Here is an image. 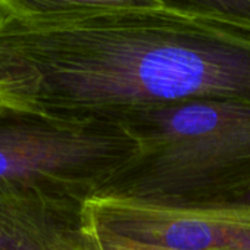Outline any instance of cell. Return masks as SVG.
Segmentation results:
<instances>
[{"label": "cell", "mask_w": 250, "mask_h": 250, "mask_svg": "<svg viewBox=\"0 0 250 250\" xmlns=\"http://www.w3.org/2000/svg\"><path fill=\"white\" fill-rule=\"evenodd\" d=\"M80 243H81V250H159V249L139 246L121 238L96 234L85 229L84 225H81Z\"/></svg>", "instance_id": "cell-8"}, {"label": "cell", "mask_w": 250, "mask_h": 250, "mask_svg": "<svg viewBox=\"0 0 250 250\" xmlns=\"http://www.w3.org/2000/svg\"><path fill=\"white\" fill-rule=\"evenodd\" d=\"M199 99L250 102V25L162 6L25 20L0 12V100L55 118Z\"/></svg>", "instance_id": "cell-1"}, {"label": "cell", "mask_w": 250, "mask_h": 250, "mask_svg": "<svg viewBox=\"0 0 250 250\" xmlns=\"http://www.w3.org/2000/svg\"><path fill=\"white\" fill-rule=\"evenodd\" d=\"M167 9L250 25V0H156Z\"/></svg>", "instance_id": "cell-7"}, {"label": "cell", "mask_w": 250, "mask_h": 250, "mask_svg": "<svg viewBox=\"0 0 250 250\" xmlns=\"http://www.w3.org/2000/svg\"><path fill=\"white\" fill-rule=\"evenodd\" d=\"M85 229L159 250H250V208L180 209L93 197Z\"/></svg>", "instance_id": "cell-4"}, {"label": "cell", "mask_w": 250, "mask_h": 250, "mask_svg": "<svg viewBox=\"0 0 250 250\" xmlns=\"http://www.w3.org/2000/svg\"><path fill=\"white\" fill-rule=\"evenodd\" d=\"M137 150L118 121L0 106V193L87 202Z\"/></svg>", "instance_id": "cell-3"}, {"label": "cell", "mask_w": 250, "mask_h": 250, "mask_svg": "<svg viewBox=\"0 0 250 250\" xmlns=\"http://www.w3.org/2000/svg\"><path fill=\"white\" fill-rule=\"evenodd\" d=\"M0 106H3V104H2V100H0Z\"/></svg>", "instance_id": "cell-9"}, {"label": "cell", "mask_w": 250, "mask_h": 250, "mask_svg": "<svg viewBox=\"0 0 250 250\" xmlns=\"http://www.w3.org/2000/svg\"><path fill=\"white\" fill-rule=\"evenodd\" d=\"M85 202L0 193V250H81Z\"/></svg>", "instance_id": "cell-5"}, {"label": "cell", "mask_w": 250, "mask_h": 250, "mask_svg": "<svg viewBox=\"0 0 250 250\" xmlns=\"http://www.w3.org/2000/svg\"><path fill=\"white\" fill-rule=\"evenodd\" d=\"M161 6L156 0H0V12L25 20L65 17L93 11Z\"/></svg>", "instance_id": "cell-6"}, {"label": "cell", "mask_w": 250, "mask_h": 250, "mask_svg": "<svg viewBox=\"0 0 250 250\" xmlns=\"http://www.w3.org/2000/svg\"><path fill=\"white\" fill-rule=\"evenodd\" d=\"M110 119L137 150L94 197L180 209L250 208V102L186 100Z\"/></svg>", "instance_id": "cell-2"}]
</instances>
